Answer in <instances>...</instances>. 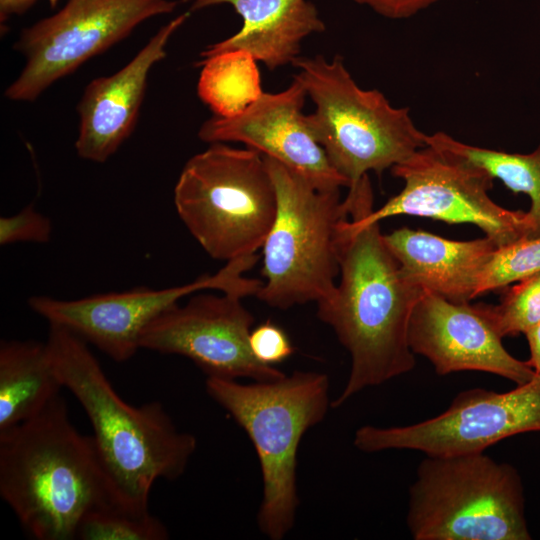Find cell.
<instances>
[{
    "instance_id": "obj_7",
    "label": "cell",
    "mask_w": 540,
    "mask_h": 540,
    "mask_svg": "<svg viewBox=\"0 0 540 540\" xmlns=\"http://www.w3.org/2000/svg\"><path fill=\"white\" fill-rule=\"evenodd\" d=\"M178 216L212 258L256 253L274 222L277 195L264 156L211 143L184 165L174 187Z\"/></svg>"
},
{
    "instance_id": "obj_19",
    "label": "cell",
    "mask_w": 540,
    "mask_h": 540,
    "mask_svg": "<svg viewBox=\"0 0 540 540\" xmlns=\"http://www.w3.org/2000/svg\"><path fill=\"white\" fill-rule=\"evenodd\" d=\"M47 343L0 344V432L29 420L61 395Z\"/></svg>"
},
{
    "instance_id": "obj_1",
    "label": "cell",
    "mask_w": 540,
    "mask_h": 540,
    "mask_svg": "<svg viewBox=\"0 0 540 540\" xmlns=\"http://www.w3.org/2000/svg\"><path fill=\"white\" fill-rule=\"evenodd\" d=\"M336 249L340 280L332 296L317 303L319 319L351 357L348 380L331 403L334 408L415 367L408 328L424 293L403 274L379 223L362 224L347 215L337 228Z\"/></svg>"
},
{
    "instance_id": "obj_29",
    "label": "cell",
    "mask_w": 540,
    "mask_h": 540,
    "mask_svg": "<svg viewBox=\"0 0 540 540\" xmlns=\"http://www.w3.org/2000/svg\"><path fill=\"white\" fill-rule=\"evenodd\" d=\"M37 0H0V22L5 27L6 21L13 15L27 12Z\"/></svg>"
},
{
    "instance_id": "obj_27",
    "label": "cell",
    "mask_w": 540,
    "mask_h": 540,
    "mask_svg": "<svg viewBox=\"0 0 540 540\" xmlns=\"http://www.w3.org/2000/svg\"><path fill=\"white\" fill-rule=\"evenodd\" d=\"M389 19L409 18L438 0H354Z\"/></svg>"
},
{
    "instance_id": "obj_4",
    "label": "cell",
    "mask_w": 540,
    "mask_h": 540,
    "mask_svg": "<svg viewBox=\"0 0 540 540\" xmlns=\"http://www.w3.org/2000/svg\"><path fill=\"white\" fill-rule=\"evenodd\" d=\"M205 389L252 441L263 483L258 528L271 540L283 539L294 527L299 505V444L308 429L323 421L331 405L328 376L295 371L249 384L209 376Z\"/></svg>"
},
{
    "instance_id": "obj_30",
    "label": "cell",
    "mask_w": 540,
    "mask_h": 540,
    "mask_svg": "<svg viewBox=\"0 0 540 540\" xmlns=\"http://www.w3.org/2000/svg\"><path fill=\"white\" fill-rule=\"evenodd\" d=\"M48 1H49L50 6H51L52 8H54V7L56 6L57 2H58V0H48Z\"/></svg>"
},
{
    "instance_id": "obj_22",
    "label": "cell",
    "mask_w": 540,
    "mask_h": 540,
    "mask_svg": "<svg viewBox=\"0 0 540 540\" xmlns=\"http://www.w3.org/2000/svg\"><path fill=\"white\" fill-rule=\"evenodd\" d=\"M169 532L151 513L136 516L116 508L88 514L80 523V540H166Z\"/></svg>"
},
{
    "instance_id": "obj_23",
    "label": "cell",
    "mask_w": 540,
    "mask_h": 540,
    "mask_svg": "<svg viewBox=\"0 0 540 540\" xmlns=\"http://www.w3.org/2000/svg\"><path fill=\"white\" fill-rule=\"evenodd\" d=\"M540 273V237L497 247L483 267L476 297Z\"/></svg>"
},
{
    "instance_id": "obj_17",
    "label": "cell",
    "mask_w": 540,
    "mask_h": 540,
    "mask_svg": "<svg viewBox=\"0 0 540 540\" xmlns=\"http://www.w3.org/2000/svg\"><path fill=\"white\" fill-rule=\"evenodd\" d=\"M383 239L413 285L454 303L476 297L481 271L498 247L487 236L455 241L410 228L396 229Z\"/></svg>"
},
{
    "instance_id": "obj_2",
    "label": "cell",
    "mask_w": 540,
    "mask_h": 540,
    "mask_svg": "<svg viewBox=\"0 0 540 540\" xmlns=\"http://www.w3.org/2000/svg\"><path fill=\"white\" fill-rule=\"evenodd\" d=\"M46 343L63 388L90 421L120 509L136 516L150 513L154 483L182 476L197 449L196 437L180 431L160 402L133 406L123 400L88 343L77 335L50 325Z\"/></svg>"
},
{
    "instance_id": "obj_3",
    "label": "cell",
    "mask_w": 540,
    "mask_h": 540,
    "mask_svg": "<svg viewBox=\"0 0 540 540\" xmlns=\"http://www.w3.org/2000/svg\"><path fill=\"white\" fill-rule=\"evenodd\" d=\"M0 496L37 540H73L90 513L120 509L92 436L73 425L62 395L0 432Z\"/></svg>"
},
{
    "instance_id": "obj_18",
    "label": "cell",
    "mask_w": 540,
    "mask_h": 540,
    "mask_svg": "<svg viewBox=\"0 0 540 540\" xmlns=\"http://www.w3.org/2000/svg\"><path fill=\"white\" fill-rule=\"evenodd\" d=\"M190 12L213 5L229 4L242 18L240 30L208 45L202 59L243 50L268 69L292 64L300 56L303 40L326 26L316 6L309 0H188Z\"/></svg>"
},
{
    "instance_id": "obj_5",
    "label": "cell",
    "mask_w": 540,
    "mask_h": 540,
    "mask_svg": "<svg viewBox=\"0 0 540 540\" xmlns=\"http://www.w3.org/2000/svg\"><path fill=\"white\" fill-rule=\"evenodd\" d=\"M291 65L298 68L293 79L315 105L307 115L309 126L349 187L427 146V134L415 126L409 108L394 107L382 92L359 87L340 55L299 56Z\"/></svg>"
},
{
    "instance_id": "obj_9",
    "label": "cell",
    "mask_w": 540,
    "mask_h": 540,
    "mask_svg": "<svg viewBox=\"0 0 540 540\" xmlns=\"http://www.w3.org/2000/svg\"><path fill=\"white\" fill-rule=\"evenodd\" d=\"M403 180L399 194L373 209L369 176L348 189V216L362 224L379 223L397 215H412L480 228L498 247L528 238L532 225L527 212L512 211L488 195L493 178L482 168L441 148L428 145L391 168Z\"/></svg>"
},
{
    "instance_id": "obj_21",
    "label": "cell",
    "mask_w": 540,
    "mask_h": 540,
    "mask_svg": "<svg viewBox=\"0 0 540 540\" xmlns=\"http://www.w3.org/2000/svg\"><path fill=\"white\" fill-rule=\"evenodd\" d=\"M426 142L484 169L512 192L526 194L531 200L528 238L540 237V144L529 154H517L469 145L444 132L427 135Z\"/></svg>"
},
{
    "instance_id": "obj_11",
    "label": "cell",
    "mask_w": 540,
    "mask_h": 540,
    "mask_svg": "<svg viewBox=\"0 0 540 540\" xmlns=\"http://www.w3.org/2000/svg\"><path fill=\"white\" fill-rule=\"evenodd\" d=\"M258 260L256 253L239 257L226 262L215 274H204L181 286L136 287L76 300L33 296L28 305L49 325L72 332L116 362H125L140 349L144 330L182 298L204 290H216L243 299L256 296L263 280L249 278L245 273Z\"/></svg>"
},
{
    "instance_id": "obj_13",
    "label": "cell",
    "mask_w": 540,
    "mask_h": 540,
    "mask_svg": "<svg viewBox=\"0 0 540 540\" xmlns=\"http://www.w3.org/2000/svg\"><path fill=\"white\" fill-rule=\"evenodd\" d=\"M243 298L200 293L154 320L142 333L140 349L184 356L207 377L272 381L285 374L259 362L249 347L254 316Z\"/></svg>"
},
{
    "instance_id": "obj_26",
    "label": "cell",
    "mask_w": 540,
    "mask_h": 540,
    "mask_svg": "<svg viewBox=\"0 0 540 540\" xmlns=\"http://www.w3.org/2000/svg\"><path fill=\"white\" fill-rule=\"evenodd\" d=\"M249 347L259 362L271 366L283 362L294 352L287 333L271 321L252 328L249 335Z\"/></svg>"
},
{
    "instance_id": "obj_14",
    "label": "cell",
    "mask_w": 540,
    "mask_h": 540,
    "mask_svg": "<svg viewBox=\"0 0 540 540\" xmlns=\"http://www.w3.org/2000/svg\"><path fill=\"white\" fill-rule=\"evenodd\" d=\"M307 93L293 79L283 91L263 92L239 115L212 116L198 131L207 143L239 142L284 164L322 190L349 187L316 140L303 107Z\"/></svg>"
},
{
    "instance_id": "obj_25",
    "label": "cell",
    "mask_w": 540,
    "mask_h": 540,
    "mask_svg": "<svg viewBox=\"0 0 540 540\" xmlns=\"http://www.w3.org/2000/svg\"><path fill=\"white\" fill-rule=\"evenodd\" d=\"M52 234V223L48 217L32 205L19 213L0 218V244L16 242H48Z\"/></svg>"
},
{
    "instance_id": "obj_20",
    "label": "cell",
    "mask_w": 540,
    "mask_h": 540,
    "mask_svg": "<svg viewBox=\"0 0 540 540\" xmlns=\"http://www.w3.org/2000/svg\"><path fill=\"white\" fill-rule=\"evenodd\" d=\"M197 95L214 116L239 115L263 93L256 59L232 50L200 60Z\"/></svg>"
},
{
    "instance_id": "obj_6",
    "label": "cell",
    "mask_w": 540,
    "mask_h": 540,
    "mask_svg": "<svg viewBox=\"0 0 540 540\" xmlns=\"http://www.w3.org/2000/svg\"><path fill=\"white\" fill-rule=\"evenodd\" d=\"M415 540H530L521 477L485 452L425 456L409 489Z\"/></svg>"
},
{
    "instance_id": "obj_12",
    "label": "cell",
    "mask_w": 540,
    "mask_h": 540,
    "mask_svg": "<svg viewBox=\"0 0 540 540\" xmlns=\"http://www.w3.org/2000/svg\"><path fill=\"white\" fill-rule=\"evenodd\" d=\"M540 431V373L508 392L473 388L458 393L441 414L411 425H365L354 446L367 453L416 450L425 456L485 452L510 436Z\"/></svg>"
},
{
    "instance_id": "obj_16",
    "label": "cell",
    "mask_w": 540,
    "mask_h": 540,
    "mask_svg": "<svg viewBox=\"0 0 540 540\" xmlns=\"http://www.w3.org/2000/svg\"><path fill=\"white\" fill-rule=\"evenodd\" d=\"M190 14L185 12L163 25L116 73L88 83L77 105L80 124L75 149L80 158L104 163L132 134L149 73L166 57L171 36Z\"/></svg>"
},
{
    "instance_id": "obj_15",
    "label": "cell",
    "mask_w": 540,
    "mask_h": 540,
    "mask_svg": "<svg viewBox=\"0 0 540 540\" xmlns=\"http://www.w3.org/2000/svg\"><path fill=\"white\" fill-rule=\"evenodd\" d=\"M414 354L424 356L438 375L481 371L523 385L535 375L526 361L503 346L485 304L454 303L424 292L408 328Z\"/></svg>"
},
{
    "instance_id": "obj_24",
    "label": "cell",
    "mask_w": 540,
    "mask_h": 540,
    "mask_svg": "<svg viewBox=\"0 0 540 540\" xmlns=\"http://www.w3.org/2000/svg\"><path fill=\"white\" fill-rule=\"evenodd\" d=\"M506 288L499 304L485 305L502 338L524 334L540 321V273Z\"/></svg>"
},
{
    "instance_id": "obj_10",
    "label": "cell",
    "mask_w": 540,
    "mask_h": 540,
    "mask_svg": "<svg viewBox=\"0 0 540 540\" xmlns=\"http://www.w3.org/2000/svg\"><path fill=\"white\" fill-rule=\"evenodd\" d=\"M172 0H67L53 15L23 29L14 49L25 58L6 88L11 101L36 100L56 81L125 39L151 17L172 13Z\"/></svg>"
},
{
    "instance_id": "obj_28",
    "label": "cell",
    "mask_w": 540,
    "mask_h": 540,
    "mask_svg": "<svg viewBox=\"0 0 540 540\" xmlns=\"http://www.w3.org/2000/svg\"><path fill=\"white\" fill-rule=\"evenodd\" d=\"M524 335L530 349V358L526 362L535 373H540V321L528 329Z\"/></svg>"
},
{
    "instance_id": "obj_8",
    "label": "cell",
    "mask_w": 540,
    "mask_h": 540,
    "mask_svg": "<svg viewBox=\"0 0 540 540\" xmlns=\"http://www.w3.org/2000/svg\"><path fill=\"white\" fill-rule=\"evenodd\" d=\"M277 195L274 222L263 243V284L256 297L280 310L332 296L339 275L336 233L348 215L340 189L322 190L264 156Z\"/></svg>"
}]
</instances>
